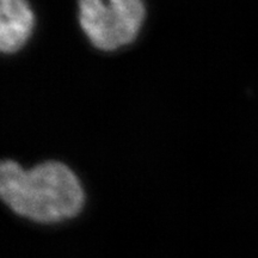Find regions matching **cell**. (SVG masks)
<instances>
[{
    "label": "cell",
    "instance_id": "obj_3",
    "mask_svg": "<svg viewBox=\"0 0 258 258\" xmlns=\"http://www.w3.org/2000/svg\"><path fill=\"white\" fill-rule=\"evenodd\" d=\"M0 48L11 54L27 43L34 28V14L27 0H0Z\"/></svg>",
    "mask_w": 258,
    "mask_h": 258
},
{
    "label": "cell",
    "instance_id": "obj_2",
    "mask_svg": "<svg viewBox=\"0 0 258 258\" xmlns=\"http://www.w3.org/2000/svg\"><path fill=\"white\" fill-rule=\"evenodd\" d=\"M145 17L143 0H79V22L96 48L115 50L132 43Z\"/></svg>",
    "mask_w": 258,
    "mask_h": 258
},
{
    "label": "cell",
    "instance_id": "obj_1",
    "mask_svg": "<svg viewBox=\"0 0 258 258\" xmlns=\"http://www.w3.org/2000/svg\"><path fill=\"white\" fill-rule=\"evenodd\" d=\"M0 195L15 213L40 222L73 218L84 206L78 178L57 161H47L29 171L12 160L3 161Z\"/></svg>",
    "mask_w": 258,
    "mask_h": 258
}]
</instances>
